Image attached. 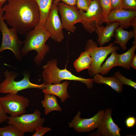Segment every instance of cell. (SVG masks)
I'll list each match as a JSON object with an SVG mask.
<instances>
[{
  "label": "cell",
  "instance_id": "1",
  "mask_svg": "<svg viewBox=\"0 0 136 136\" xmlns=\"http://www.w3.org/2000/svg\"><path fill=\"white\" fill-rule=\"evenodd\" d=\"M2 8L5 12L4 20L20 34H24L36 27L40 21L38 6L34 0H8Z\"/></svg>",
  "mask_w": 136,
  "mask_h": 136
},
{
  "label": "cell",
  "instance_id": "2",
  "mask_svg": "<svg viewBox=\"0 0 136 136\" xmlns=\"http://www.w3.org/2000/svg\"><path fill=\"white\" fill-rule=\"evenodd\" d=\"M51 37L43 25L39 24L34 29L25 33L24 45L21 49V55L25 56L31 51H36L37 54L34 58V62L37 66H39L49 51V47L46 42Z\"/></svg>",
  "mask_w": 136,
  "mask_h": 136
},
{
  "label": "cell",
  "instance_id": "3",
  "mask_svg": "<svg viewBox=\"0 0 136 136\" xmlns=\"http://www.w3.org/2000/svg\"><path fill=\"white\" fill-rule=\"evenodd\" d=\"M57 60L53 59L49 60L43 67L42 73L44 83L56 84L64 80L79 81L85 84L88 88H92L93 86V79H85L77 76L67 70L66 68L60 69L57 66Z\"/></svg>",
  "mask_w": 136,
  "mask_h": 136
},
{
  "label": "cell",
  "instance_id": "4",
  "mask_svg": "<svg viewBox=\"0 0 136 136\" xmlns=\"http://www.w3.org/2000/svg\"><path fill=\"white\" fill-rule=\"evenodd\" d=\"M6 78L0 84V93L18 94L19 91L30 88H37L42 89L46 84H37L30 81V74L29 72L23 73L24 77L20 80L16 81L15 79L19 74L14 71L6 70L4 73Z\"/></svg>",
  "mask_w": 136,
  "mask_h": 136
},
{
  "label": "cell",
  "instance_id": "5",
  "mask_svg": "<svg viewBox=\"0 0 136 136\" xmlns=\"http://www.w3.org/2000/svg\"><path fill=\"white\" fill-rule=\"evenodd\" d=\"M4 12L0 9V31L2 35V41L0 47V54L3 51L8 49L13 53L15 58L21 60L23 57L21 53V48L24 41H21L17 36L18 31L15 28L9 29L5 23L3 16Z\"/></svg>",
  "mask_w": 136,
  "mask_h": 136
},
{
  "label": "cell",
  "instance_id": "6",
  "mask_svg": "<svg viewBox=\"0 0 136 136\" xmlns=\"http://www.w3.org/2000/svg\"><path fill=\"white\" fill-rule=\"evenodd\" d=\"M85 49L92 58V64L88 72L90 76L93 77L98 73L107 56L113 51L119 50V48L115 46L113 43L106 47H98L97 44L90 39L87 41Z\"/></svg>",
  "mask_w": 136,
  "mask_h": 136
},
{
  "label": "cell",
  "instance_id": "7",
  "mask_svg": "<svg viewBox=\"0 0 136 136\" xmlns=\"http://www.w3.org/2000/svg\"><path fill=\"white\" fill-rule=\"evenodd\" d=\"M39 110L36 109L30 114H23L19 116H9L6 121L8 124L12 125L24 133L33 132L37 127L42 126L45 120L41 117Z\"/></svg>",
  "mask_w": 136,
  "mask_h": 136
},
{
  "label": "cell",
  "instance_id": "8",
  "mask_svg": "<svg viewBox=\"0 0 136 136\" xmlns=\"http://www.w3.org/2000/svg\"><path fill=\"white\" fill-rule=\"evenodd\" d=\"M82 18L81 23L88 32L94 31L98 26L104 23V19L99 0H92L86 12L80 10Z\"/></svg>",
  "mask_w": 136,
  "mask_h": 136
},
{
  "label": "cell",
  "instance_id": "9",
  "mask_svg": "<svg viewBox=\"0 0 136 136\" xmlns=\"http://www.w3.org/2000/svg\"><path fill=\"white\" fill-rule=\"evenodd\" d=\"M29 101L28 98L17 94L8 93L0 96V103L6 113L13 117L25 114Z\"/></svg>",
  "mask_w": 136,
  "mask_h": 136
},
{
  "label": "cell",
  "instance_id": "10",
  "mask_svg": "<svg viewBox=\"0 0 136 136\" xmlns=\"http://www.w3.org/2000/svg\"><path fill=\"white\" fill-rule=\"evenodd\" d=\"M57 6L61 16L63 28L74 33L76 29L75 24L82 22V18L79 10L76 6L70 5L63 2H59Z\"/></svg>",
  "mask_w": 136,
  "mask_h": 136
},
{
  "label": "cell",
  "instance_id": "11",
  "mask_svg": "<svg viewBox=\"0 0 136 136\" xmlns=\"http://www.w3.org/2000/svg\"><path fill=\"white\" fill-rule=\"evenodd\" d=\"M105 112V111L100 110L92 117L86 119L81 117V112L79 111L69 123V127L78 132H89L97 128Z\"/></svg>",
  "mask_w": 136,
  "mask_h": 136
},
{
  "label": "cell",
  "instance_id": "12",
  "mask_svg": "<svg viewBox=\"0 0 136 136\" xmlns=\"http://www.w3.org/2000/svg\"><path fill=\"white\" fill-rule=\"evenodd\" d=\"M57 5H52L43 26L51 35L53 39L60 43L63 40L64 36L61 21L58 14Z\"/></svg>",
  "mask_w": 136,
  "mask_h": 136
},
{
  "label": "cell",
  "instance_id": "13",
  "mask_svg": "<svg viewBox=\"0 0 136 136\" xmlns=\"http://www.w3.org/2000/svg\"><path fill=\"white\" fill-rule=\"evenodd\" d=\"M136 21V11L127 10L123 9L111 10L109 14L106 23L114 22H119V26L126 29L131 26Z\"/></svg>",
  "mask_w": 136,
  "mask_h": 136
},
{
  "label": "cell",
  "instance_id": "14",
  "mask_svg": "<svg viewBox=\"0 0 136 136\" xmlns=\"http://www.w3.org/2000/svg\"><path fill=\"white\" fill-rule=\"evenodd\" d=\"M112 110L106 109L97 127V132L99 136H120L121 129L114 121L112 116Z\"/></svg>",
  "mask_w": 136,
  "mask_h": 136
},
{
  "label": "cell",
  "instance_id": "15",
  "mask_svg": "<svg viewBox=\"0 0 136 136\" xmlns=\"http://www.w3.org/2000/svg\"><path fill=\"white\" fill-rule=\"evenodd\" d=\"M110 23L105 27L102 25L97 27L94 31L98 37L97 43L100 47L111 40L116 29L119 26V23L117 21Z\"/></svg>",
  "mask_w": 136,
  "mask_h": 136
},
{
  "label": "cell",
  "instance_id": "16",
  "mask_svg": "<svg viewBox=\"0 0 136 136\" xmlns=\"http://www.w3.org/2000/svg\"><path fill=\"white\" fill-rule=\"evenodd\" d=\"M69 82L66 81L58 84H52L49 83L46 84L44 88L42 89L45 94H52L58 97L61 102L63 103L70 97L67 91V88Z\"/></svg>",
  "mask_w": 136,
  "mask_h": 136
},
{
  "label": "cell",
  "instance_id": "17",
  "mask_svg": "<svg viewBox=\"0 0 136 136\" xmlns=\"http://www.w3.org/2000/svg\"><path fill=\"white\" fill-rule=\"evenodd\" d=\"M93 77L94 82L95 83L108 85L118 93H121L123 90V85L115 76L105 77L98 73Z\"/></svg>",
  "mask_w": 136,
  "mask_h": 136
},
{
  "label": "cell",
  "instance_id": "18",
  "mask_svg": "<svg viewBox=\"0 0 136 136\" xmlns=\"http://www.w3.org/2000/svg\"><path fill=\"white\" fill-rule=\"evenodd\" d=\"M114 36L115 40L114 43L119 45L123 50L125 51L127 42L131 38L134 37V34L133 30L126 31L119 26L116 29Z\"/></svg>",
  "mask_w": 136,
  "mask_h": 136
},
{
  "label": "cell",
  "instance_id": "19",
  "mask_svg": "<svg viewBox=\"0 0 136 136\" xmlns=\"http://www.w3.org/2000/svg\"><path fill=\"white\" fill-rule=\"evenodd\" d=\"M136 49V42H133L132 46L127 51L122 54H117V66L122 67L127 70L130 69L131 61L135 55Z\"/></svg>",
  "mask_w": 136,
  "mask_h": 136
},
{
  "label": "cell",
  "instance_id": "20",
  "mask_svg": "<svg viewBox=\"0 0 136 136\" xmlns=\"http://www.w3.org/2000/svg\"><path fill=\"white\" fill-rule=\"evenodd\" d=\"M44 99L41 103L45 109V114L47 115L51 112L56 111H61L62 109L59 104L55 95L50 94H45Z\"/></svg>",
  "mask_w": 136,
  "mask_h": 136
},
{
  "label": "cell",
  "instance_id": "21",
  "mask_svg": "<svg viewBox=\"0 0 136 136\" xmlns=\"http://www.w3.org/2000/svg\"><path fill=\"white\" fill-rule=\"evenodd\" d=\"M92 59L85 50L81 52L79 57L74 62V67L76 71L79 72L84 69H88L90 66Z\"/></svg>",
  "mask_w": 136,
  "mask_h": 136
},
{
  "label": "cell",
  "instance_id": "22",
  "mask_svg": "<svg viewBox=\"0 0 136 136\" xmlns=\"http://www.w3.org/2000/svg\"><path fill=\"white\" fill-rule=\"evenodd\" d=\"M37 4L40 12L39 24L43 25L48 16L54 0H34Z\"/></svg>",
  "mask_w": 136,
  "mask_h": 136
},
{
  "label": "cell",
  "instance_id": "23",
  "mask_svg": "<svg viewBox=\"0 0 136 136\" xmlns=\"http://www.w3.org/2000/svg\"><path fill=\"white\" fill-rule=\"evenodd\" d=\"M111 54L101 66L98 73L102 75L108 74L113 67L117 66V54L116 51L111 53Z\"/></svg>",
  "mask_w": 136,
  "mask_h": 136
},
{
  "label": "cell",
  "instance_id": "24",
  "mask_svg": "<svg viewBox=\"0 0 136 136\" xmlns=\"http://www.w3.org/2000/svg\"><path fill=\"white\" fill-rule=\"evenodd\" d=\"M23 132L14 125H8L0 127L1 136H23Z\"/></svg>",
  "mask_w": 136,
  "mask_h": 136
},
{
  "label": "cell",
  "instance_id": "25",
  "mask_svg": "<svg viewBox=\"0 0 136 136\" xmlns=\"http://www.w3.org/2000/svg\"><path fill=\"white\" fill-rule=\"evenodd\" d=\"M106 23L108 16L112 10L110 0H99Z\"/></svg>",
  "mask_w": 136,
  "mask_h": 136
},
{
  "label": "cell",
  "instance_id": "26",
  "mask_svg": "<svg viewBox=\"0 0 136 136\" xmlns=\"http://www.w3.org/2000/svg\"><path fill=\"white\" fill-rule=\"evenodd\" d=\"M114 75L117 78L123 85H128L136 89V83L132 80L128 79L122 75L119 71L115 72Z\"/></svg>",
  "mask_w": 136,
  "mask_h": 136
},
{
  "label": "cell",
  "instance_id": "27",
  "mask_svg": "<svg viewBox=\"0 0 136 136\" xmlns=\"http://www.w3.org/2000/svg\"><path fill=\"white\" fill-rule=\"evenodd\" d=\"M124 9L136 11V0H122Z\"/></svg>",
  "mask_w": 136,
  "mask_h": 136
},
{
  "label": "cell",
  "instance_id": "28",
  "mask_svg": "<svg viewBox=\"0 0 136 136\" xmlns=\"http://www.w3.org/2000/svg\"><path fill=\"white\" fill-rule=\"evenodd\" d=\"M91 1L89 0H77L76 6L79 10L86 12Z\"/></svg>",
  "mask_w": 136,
  "mask_h": 136
},
{
  "label": "cell",
  "instance_id": "29",
  "mask_svg": "<svg viewBox=\"0 0 136 136\" xmlns=\"http://www.w3.org/2000/svg\"><path fill=\"white\" fill-rule=\"evenodd\" d=\"M52 130L51 128L41 126L37 127L35 129V132L32 136H43L45 133Z\"/></svg>",
  "mask_w": 136,
  "mask_h": 136
},
{
  "label": "cell",
  "instance_id": "30",
  "mask_svg": "<svg viewBox=\"0 0 136 136\" xmlns=\"http://www.w3.org/2000/svg\"><path fill=\"white\" fill-rule=\"evenodd\" d=\"M112 10L123 9L122 0H110Z\"/></svg>",
  "mask_w": 136,
  "mask_h": 136
},
{
  "label": "cell",
  "instance_id": "31",
  "mask_svg": "<svg viewBox=\"0 0 136 136\" xmlns=\"http://www.w3.org/2000/svg\"><path fill=\"white\" fill-rule=\"evenodd\" d=\"M4 107L0 103V124L7 121L8 117Z\"/></svg>",
  "mask_w": 136,
  "mask_h": 136
},
{
  "label": "cell",
  "instance_id": "32",
  "mask_svg": "<svg viewBox=\"0 0 136 136\" xmlns=\"http://www.w3.org/2000/svg\"><path fill=\"white\" fill-rule=\"evenodd\" d=\"M136 124V119L134 117L130 116L127 117L125 121V124L128 128L133 127Z\"/></svg>",
  "mask_w": 136,
  "mask_h": 136
},
{
  "label": "cell",
  "instance_id": "33",
  "mask_svg": "<svg viewBox=\"0 0 136 136\" xmlns=\"http://www.w3.org/2000/svg\"><path fill=\"white\" fill-rule=\"evenodd\" d=\"M77 0H54L52 4L57 5L58 3L61 1L68 5L76 6Z\"/></svg>",
  "mask_w": 136,
  "mask_h": 136
},
{
  "label": "cell",
  "instance_id": "34",
  "mask_svg": "<svg viewBox=\"0 0 136 136\" xmlns=\"http://www.w3.org/2000/svg\"><path fill=\"white\" fill-rule=\"evenodd\" d=\"M130 66L134 69H136V55L135 54L132 58L130 64Z\"/></svg>",
  "mask_w": 136,
  "mask_h": 136
},
{
  "label": "cell",
  "instance_id": "35",
  "mask_svg": "<svg viewBox=\"0 0 136 136\" xmlns=\"http://www.w3.org/2000/svg\"><path fill=\"white\" fill-rule=\"evenodd\" d=\"M7 0H0V9H2L3 4Z\"/></svg>",
  "mask_w": 136,
  "mask_h": 136
},
{
  "label": "cell",
  "instance_id": "36",
  "mask_svg": "<svg viewBox=\"0 0 136 136\" xmlns=\"http://www.w3.org/2000/svg\"><path fill=\"white\" fill-rule=\"evenodd\" d=\"M91 1H92V0H89Z\"/></svg>",
  "mask_w": 136,
  "mask_h": 136
}]
</instances>
